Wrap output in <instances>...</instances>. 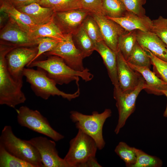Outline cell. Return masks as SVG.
I'll use <instances>...</instances> for the list:
<instances>
[{"instance_id": "cell-1", "label": "cell", "mask_w": 167, "mask_h": 167, "mask_svg": "<svg viewBox=\"0 0 167 167\" xmlns=\"http://www.w3.org/2000/svg\"><path fill=\"white\" fill-rule=\"evenodd\" d=\"M36 67L45 71L48 76L57 84H68L75 81L78 84L79 77L86 82L91 80L93 75L89 70L85 68L82 71L75 70L68 65L61 58L55 55H50L47 59L35 60L27 66Z\"/></svg>"}, {"instance_id": "cell-2", "label": "cell", "mask_w": 167, "mask_h": 167, "mask_svg": "<svg viewBox=\"0 0 167 167\" xmlns=\"http://www.w3.org/2000/svg\"><path fill=\"white\" fill-rule=\"evenodd\" d=\"M14 48L0 44V104L14 108L24 103L26 99L22 90L23 83L17 82L13 79L7 66L6 55Z\"/></svg>"}, {"instance_id": "cell-3", "label": "cell", "mask_w": 167, "mask_h": 167, "mask_svg": "<svg viewBox=\"0 0 167 167\" xmlns=\"http://www.w3.org/2000/svg\"><path fill=\"white\" fill-rule=\"evenodd\" d=\"M0 144L10 154L32 164L35 167H43L40 153L36 148L28 142L17 137L12 127L6 125L0 137Z\"/></svg>"}, {"instance_id": "cell-4", "label": "cell", "mask_w": 167, "mask_h": 167, "mask_svg": "<svg viewBox=\"0 0 167 167\" xmlns=\"http://www.w3.org/2000/svg\"><path fill=\"white\" fill-rule=\"evenodd\" d=\"M23 75L30 84L35 95L44 100H47L50 96L56 95L71 101L78 97L80 95L78 87L77 90L72 94L66 93L59 90L54 81L49 78L46 72L41 68H37L36 70H35L24 68Z\"/></svg>"}, {"instance_id": "cell-5", "label": "cell", "mask_w": 167, "mask_h": 167, "mask_svg": "<svg viewBox=\"0 0 167 167\" xmlns=\"http://www.w3.org/2000/svg\"><path fill=\"white\" fill-rule=\"evenodd\" d=\"M112 115L109 109H105L101 113L93 111L91 115H86L76 111L70 112V118L75 123L78 130L92 138L96 142L98 149H103L105 142L103 135V128L106 120Z\"/></svg>"}, {"instance_id": "cell-6", "label": "cell", "mask_w": 167, "mask_h": 167, "mask_svg": "<svg viewBox=\"0 0 167 167\" xmlns=\"http://www.w3.org/2000/svg\"><path fill=\"white\" fill-rule=\"evenodd\" d=\"M98 148L93 139L78 130L70 142L68 151L64 158L69 167H80L89 158L95 156Z\"/></svg>"}, {"instance_id": "cell-7", "label": "cell", "mask_w": 167, "mask_h": 167, "mask_svg": "<svg viewBox=\"0 0 167 167\" xmlns=\"http://www.w3.org/2000/svg\"><path fill=\"white\" fill-rule=\"evenodd\" d=\"M16 111L17 122L21 126L48 137L55 141L64 139V135L54 130L46 118L38 110L22 106Z\"/></svg>"}, {"instance_id": "cell-8", "label": "cell", "mask_w": 167, "mask_h": 167, "mask_svg": "<svg viewBox=\"0 0 167 167\" xmlns=\"http://www.w3.org/2000/svg\"><path fill=\"white\" fill-rule=\"evenodd\" d=\"M145 82L142 76L138 85L134 89L127 92L122 91L119 85L114 86L113 97L116 101L118 114V123L114 130L116 134L119 133L128 118L134 112L137 98L144 89Z\"/></svg>"}, {"instance_id": "cell-9", "label": "cell", "mask_w": 167, "mask_h": 167, "mask_svg": "<svg viewBox=\"0 0 167 167\" xmlns=\"http://www.w3.org/2000/svg\"><path fill=\"white\" fill-rule=\"evenodd\" d=\"M38 51V46L20 47L13 49L7 54L6 60L7 69L15 81L23 83L24 66L30 63Z\"/></svg>"}, {"instance_id": "cell-10", "label": "cell", "mask_w": 167, "mask_h": 167, "mask_svg": "<svg viewBox=\"0 0 167 167\" xmlns=\"http://www.w3.org/2000/svg\"><path fill=\"white\" fill-rule=\"evenodd\" d=\"M0 44L14 48L38 46L39 39H33L30 34L21 28L8 17L6 23L0 32Z\"/></svg>"}, {"instance_id": "cell-11", "label": "cell", "mask_w": 167, "mask_h": 167, "mask_svg": "<svg viewBox=\"0 0 167 167\" xmlns=\"http://www.w3.org/2000/svg\"><path fill=\"white\" fill-rule=\"evenodd\" d=\"M65 35V38L60 41L51 50L46 53V54L61 58L67 65L75 70L84 71L85 69L83 62L84 58L75 44L72 34Z\"/></svg>"}, {"instance_id": "cell-12", "label": "cell", "mask_w": 167, "mask_h": 167, "mask_svg": "<svg viewBox=\"0 0 167 167\" xmlns=\"http://www.w3.org/2000/svg\"><path fill=\"white\" fill-rule=\"evenodd\" d=\"M27 140L37 149L44 167H69L64 159L59 156L54 140L41 136Z\"/></svg>"}, {"instance_id": "cell-13", "label": "cell", "mask_w": 167, "mask_h": 167, "mask_svg": "<svg viewBox=\"0 0 167 167\" xmlns=\"http://www.w3.org/2000/svg\"><path fill=\"white\" fill-rule=\"evenodd\" d=\"M91 14L99 27L104 41L111 49L117 52L119 38L127 31L116 22L103 15Z\"/></svg>"}, {"instance_id": "cell-14", "label": "cell", "mask_w": 167, "mask_h": 167, "mask_svg": "<svg viewBox=\"0 0 167 167\" xmlns=\"http://www.w3.org/2000/svg\"><path fill=\"white\" fill-rule=\"evenodd\" d=\"M90 13L82 9L55 12L53 19L64 34H73L82 25Z\"/></svg>"}, {"instance_id": "cell-15", "label": "cell", "mask_w": 167, "mask_h": 167, "mask_svg": "<svg viewBox=\"0 0 167 167\" xmlns=\"http://www.w3.org/2000/svg\"><path fill=\"white\" fill-rule=\"evenodd\" d=\"M117 75L119 85L123 92L134 89L139 84L142 76L133 69L118 49L117 52Z\"/></svg>"}, {"instance_id": "cell-16", "label": "cell", "mask_w": 167, "mask_h": 167, "mask_svg": "<svg viewBox=\"0 0 167 167\" xmlns=\"http://www.w3.org/2000/svg\"><path fill=\"white\" fill-rule=\"evenodd\" d=\"M137 41L156 57L167 62L166 45L154 33L137 30Z\"/></svg>"}, {"instance_id": "cell-17", "label": "cell", "mask_w": 167, "mask_h": 167, "mask_svg": "<svg viewBox=\"0 0 167 167\" xmlns=\"http://www.w3.org/2000/svg\"><path fill=\"white\" fill-rule=\"evenodd\" d=\"M0 12L6 13L21 28L29 34L39 25L36 24L27 15L19 11L9 0H0Z\"/></svg>"}, {"instance_id": "cell-18", "label": "cell", "mask_w": 167, "mask_h": 167, "mask_svg": "<svg viewBox=\"0 0 167 167\" xmlns=\"http://www.w3.org/2000/svg\"><path fill=\"white\" fill-rule=\"evenodd\" d=\"M107 17L116 22L127 32L137 30L151 31L152 28V20L146 15L139 16L127 11L124 16L121 17Z\"/></svg>"}, {"instance_id": "cell-19", "label": "cell", "mask_w": 167, "mask_h": 167, "mask_svg": "<svg viewBox=\"0 0 167 167\" xmlns=\"http://www.w3.org/2000/svg\"><path fill=\"white\" fill-rule=\"evenodd\" d=\"M95 50L101 56L112 84L114 86L118 85L117 52L109 47L103 40L95 44Z\"/></svg>"}, {"instance_id": "cell-20", "label": "cell", "mask_w": 167, "mask_h": 167, "mask_svg": "<svg viewBox=\"0 0 167 167\" xmlns=\"http://www.w3.org/2000/svg\"><path fill=\"white\" fill-rule=\"evenodd\" d=\"M134 69L139 72L145 80L144 89L148 93L157 95H163L162 91L167 88V83L159 78L154 72L147 67H141L128 63Z\"/></svg>"}, {"instance_id": "cell-21", "label": "cell", "mask_w": 167, "mask_h": 167, "mask_svg": "<svg viewBox=\"0 0 167 167\" xmlns=\"http://www.w3.org/2000/svg\"><path fill=\"white\" fill-rule=\"evenodd\" d=\"M16 8L29 16L38 25L50 21L53 19L55 12L51 8L43 6L36 2Z\"/></svg>"}, {"instance_id": "cell-22", "label": "cell", "mask_w": 167, "mask_h": 167, "mask_svg": "<svg viewBox=\"0 0 167 167\" xmlns=\"http://www.w3.org/2000/svg\"><path fill=\"white\" fill-rule=\"evenodd\" d=\"M30 35L35 40L42 37H48L61 41L65 37V34L55 24L53 18L46 24L39 26L35 31L30 33Z\"/></svg>"}, {"instance_id": "cell-23", "label": "cell", "mask_w": 167, "mask_h": 167, "mask_svg": "<svg viewBox=\"0 0 167 167\" xmlns=\"http://www.w3.org/2000/svg\"><path fill=\"white\" fill-rule=\"evenodd\" d=\"M75 45L84 58L90 56L95 50V45L88 36L82 24L72 34Z\"/></svg>"}, {"instance_id": "cell-24", "label": "cell", "mask_w": 167, "mask_h": 167, "mask_svg": "<svg viewBox=\"0 0 167 167\" xmlns=\"http://www.w3.org/2000/svg\"><path fill=\"white\" fill-rule=\"evenodd\" d=\"M81 0H37L41 6L52 9L55 12H62L81 9Z\"/></svg>"}, {"instance_id": "cell-25", "label": "cell", "mask_w": 167, "mask_h": 167, "mask_svg": "<svg viewBox=\"0 0 167 167\" xmlns=\"http://www.w3.org/2000/svg\"><path fill=\"white\" fill-rule=\"evenodd\" d=\"M137 30L127 32L119 38L118 49L126 60L130 56L137 42Z\"/></svg>"}, {"instance_id": "cell-26", "label": "cell", "mask_w": 167, "mask_h": 167, "mask_svg": "<svg viewBox=\"0 0 167 167\" xmlns=\"http://www.w3.org/2000/svg\"><path fill=\"white\" fill-rule=\"evenodd\" d=\"M104 15L113 18L123 16L127 12L121 0H102Z\"/></svg>"}, {"instance_id": "cell-27", "label": "cell", "mask_w": 167, "mask_h": 167, "mask_svg": "<svg viewBox=\"0 0 167 167\" xmlns=\"http://www.w3.org/2000/svg\"><path fill=\"white\" fill-rule=\"evenodd\" d=\"M131 65L150 68L152 65L150 57L137 41L128 59L126 60Z\"/></svg>"}, {"instance_id": "cell-28", "label": "cell", "mask_w": 167, "mask_h": 167, "mask_svg": "<svg viewBox=\"0 0 167 167\" xmlns=\"http://www.w3.org/2000/svg\"><path fill=\"white\" fill-rule=\"evenodd\" d=\"M114 152L125 163L127 167H133L136 160L135 148L121 141L116 146Z\"/></svg>"}, {"instance_id": "cell-29", "label": "cell", "mask_w": 167, "mask_h": 167, "mask_svg": "<svg viewBox=\"0 0 167 167\" xmlns=\"http://www.w3.org/2000/svg\"><path fill=\"white\" fill-rule=\"evenodd\" d=\"M0 167H35L32 164L12 155L0 144Z\"/></svg>"}, {"instance_id": "cell-30", "label": "cell", "mask_w": 167, "mask_h": 167, "mask_svg": "<svg viewBox=\"0 0 167 167\" xmlns=\"http://www.w3.org/2000/svg\"><path fill=\"white\" fill-rule=\"evenodd\" d=\"M136 160L133 167H161L162 160L155 156L149 155L139 149L135 148Z\"/></svg>"}, {"instance_id": "cell-31", "label": "cell", "mask_w": 167, "mask_h": 167, "mask_svg": "<svg viewBox=\"0 0 167 167\" xmlns=\"http://www.w3.org/2000/svg\"><path fill=\"white\" fill-rule=\"evenodd\" d=\"M82 25L95 46L96 43L103 40L99 27L91 14L84 20Z\"/></svg>"}, {"instance_id": "cell-32", "label": "cell", "mask_w": 167, "mask_h": 167, "mask_svg": "<svg viewBox=\"0 0 167 167\" xmlns=\"http://www.w3.org/2000/svg\"><path fill=\"white\" fill-rule=\"evenodd\" d=\"M142 47L151 59L153 72L159 78L167 83V62L156 57L148 49Z\"/></svg>"}, {"instance_id": "cell-33", "label": "cell", "mask_w": 167, "mask_h": 167, "mask_svg": "<svg viewBox=\"0 0 167 167\" xmlns=\"http://www.w3.org/2000/svg\"><path fill=\"white\" fill-rule=\"evenodd\" d=\"M151 31L155 34L167 46V18L160 16L152 20Z\"/></svg>"}, {"instance_id": "cell-34", "label": "cell", "mask_w": 167, "mask_h": 167, "mask_svg": "<svg viewBox=\"0 0 167 167\" xmlns=\"http://www.w3.org/2000/svg\"><path fill=\"white\" fill-rule=\"evenodd\" d=\"M39 39L38 51L36 55L30 64L36 60L40 55L49 51L54 48L58 43L59 41L48 37H42Z\"/></svg>"}, {"instance_id": "cell-35", "label": "cell", "mask_w": 167, "mask_h": 167, "mask_svg": "<svg viewBox=\"0 0 167 167\" xmlns=\"http://www.w3.org/2000/svg\"><path fill=\"white\" fill-rule=\"evenodd\" d=\"M127 11L139 16L145 15L146 11L143 6L146 0H121Z\"/></svg>"}, {"instance_id": "cell-36", "label": "cell", "mask_w": 167, "mask_h": 167, "mask_svg": "<svg viewBox=\"0 0 167 167\" xmlns=\"http://www.w3.org/2000/svg\"><path fill=\"white\" fill-rule=\"evenodd\" d=\"M80 4L81 8L86 10L90 14L104 15L102 0H81Z\"/></svg>"}, {"instance_id": "cell-37", "label": "cell", "mask_w": 167, "mask_h": 167, "mask_svg": "<svg viewBox=\"0 0 167 167\" xmlns=\"http://www.w3.org/2000/svg\"><path fill=\"white\" fill-rule=\"evenodd\" d=\"M102 167L97 161L95 156L89 158L85 162L81 165L80 167Z\"/></svg>"}, {"instance_id": "cell-38", "label": "cell", "mask_w": 167, "mask_h": 167, "mask_svg": "<svg viewBox=\"0 0 167 167\" xmlns=\"http://www.w3.org/2000/svg\"><path fill=\"white\" fill-rule=\"evenodd\" d=\"M16 7L25 6L32 3L36 2L37 0H9Z\"/></svg>"}, {"instance_id": "cell-39", "label": "cell", "mask_w": 167, "mask_h": 167, "mask_svg": "<svg viewBox=\"0 0 167 167\" xmlns=\"http://www.w3.org/2000/svg\"><path fill=\"white\" fill-rule=\"evenodd\" d=\"M162 93L163 95H165L167 98V88L163 90ZM163 116L167 118V105L165 110L163 113Z\"/></svg>"}, {"instance_id": "cell-40", "label": "cell", "mask_w": 167, "mask_h": 167, "mask_svg": "<svg viewBox=\"0 0 167 167\" xmlns=\"http://www.w3.org/2000/svg\"><path fill=\"white\" fill-rule=\"evenodd\" d=\"M167 48V46L166 45Z\"/></svg>"}]
</instances>
